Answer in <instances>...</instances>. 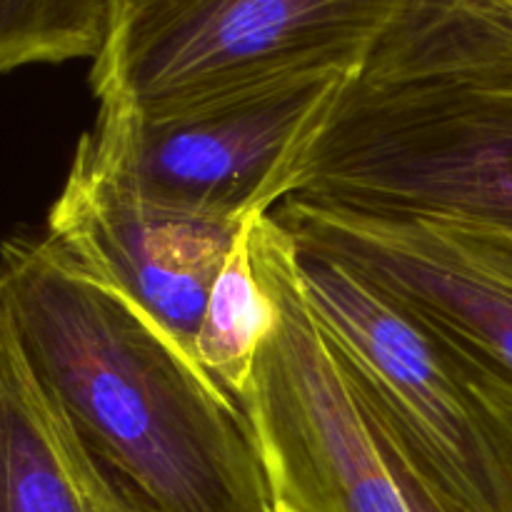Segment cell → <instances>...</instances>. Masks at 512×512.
<instances>
[{"mask_svg":"<svg viewBox=\"0 0 512 512\" xmlns=\"http://www.w3.org/2000/svg\"><path fill=\"white\" fill-rule=\"evenodd\" d=\"M0 320L138 512H278L243 405L135 300L45 235L3 245Z\"/></svg>","mask_w":512,"mask_h":512,"instance_id":"1","label":"cell"},{"mask_svg":"<svg viewBox=\"0 0 512 512\" xmlns=\"http://www.w3.org/2000/svg\"><path fill=\"white\" fill-rule=\"evenodd\" d=\"M290 198L512 238V78L370 63L340 98Z\"/></svg>","mask_w":512,"mask_h":512,"instance_id":"2","label":"cell"},{"mask_svg":"<svg viewBox=\"0 0 512 512\" xmlns=\"http://www.w3.org/2000/svg\"><path fill=\"white\" fill-rule=\"evenodd\" d=\"M410 0H110L98 110L160 118L318 73L363 75Z\"/></svg>","mask_w":512,"mask_h":512,"instance_id":"3","label":"cell"},{"mask_svg":"<svg viewBox=\"0 0 512 512\" xmlns=\"http://www.w3.org/2000/svg\"><path fill=\"white\" fill-rule=\"evenodd\" d=\"M298 268L355 393L420 475L460 512H512V403L343 263L298 243Z\"/></svg>","mask_w":512,"mask_h":512,"instance_id":"4","label":"cell"},{"mask_svg":"<svg viewBox=\"0 0 512 512\" xmlns=\"http://www.w3.org/2000/svg\"><path fill=\"white\" fill-rule=\"evenodd\" d=\"M355 78L278 80L160 118L98 110L85 133L158 203L245 225L298 190L315 143Z\"/></svg>","mask_w":512,"mask_h":512,"instance_id":"5","label":"cell"},{"mask_svg":"<svg viewBox=\"0 0 512 512\" xmlns=\"http://www.w3.org/2000/svg\"><path fill=\"white\" fill-rule=\"evenodd\" d=\"M273 215L300 245L343 263L458 350L512 403V238L293 198Z\"/></svg>","mask_w":512,"mask_h":512,"instance_id":"6","label":"cell"},{"mask_svg":"<svg viewBox=\"0 0 512 512\" xmlns=\"http://www.w3.org/2000/svg\"><path fill=\"white\" fill-rule=\"evenodd\" d=\"M245 225L158 203L83 133L43 235L195 355L210 288Z\"/></svg>","mask_w":512,"mask_h":512,"instance_id":"7","label":"cell"},{"mask_svg":"<svg viewBox=\"0 0 512 512\" xmlns=\"http://www.w3.org/2000/svg\"><path fill=\"white\" fill-rule=\"evenodd\" d=\"M0 512H138L75 433L0 320Z\"/></svg>","mask_w":512,"mask_h":512,"instance_id":"8","label":"cell"},{"mask_svg":"<svg viewBox=\"0 0 512 512\" xmlns=\"http://www.w3.org/2000/svg\"><path fill=\"white\" fill-rule=\"evenodd\" d=\"M250 223L210 288L203 325L195 338L198 363L240 405L248 398L260 350L275 325L273 298L255 265Z\"/></svg>","mask_w":512,"mask_h":512,"instance_id":"9","label":"cell"},{"mask_svg":"<svg viewBox=\"0 0 512 512\" xmlns=\"http://www.w3.org/2000/svg\"><path fill=\"white\" fill-rule=\"evenodd\" d=\"M373 60L455 65L512 78V0H463L445 18L393 33Z\"/></svg>","mask_w":512,"mask_h":512,"instance_id":"10","label":"cell"},{"mask_svg":"<svg viewBox=\"0 0 512 512\" xmlns=\"http://www.w3.org/2000/svg\"><path fill=\"white\" fill-rule=\"evenodd\" d=\"M108 10L110 0H0V68L95 60Z\"/></svg>","mask_w":512,"mask_h":512,"instance_id":"11","label":"cell"},{"mask_svg":"<svg viewBox=\"0 0 512 512\" xmlns=\"http://www.w3.org/2000/svg\"><path fill=\"white\" fill-rule=\"evenodd\" d=\"M360 403H363V400H360ZM363 408H365V415H368L370 425H373L375 435H378L380 443H383L385 453H388V458L393 460L395 473H398L400 483H403L405 495H408L413 510L415 512H460L453 503H448V500H445L443 495H440L438 490L423 478V475H420V470L410 463V458L403 453V448H400L398 440L393 438V433L385 428L383 420H380L365 403Z\"/></svg>","mask_w":512,"mask_h":512,"instance_id":"12","label":"cell"},{"mask_svg":"<svg viewBox=\"0 0 512 512\" xmlns=\"http://www.w3.org/2000/svg\"><path fill=\"white\" fill-rule=\"evenodd\" d=\"M460 3H463V0H410L408 10H405V18L400 20V25L393 33H398V30L423 28V25L453 13Z\"/></svg>","mask_w":512,"mask_h":512,"instance_id":"13","label":"cell"},{"mask_svg":"<svg viewBox=\"0 0 512 512\" xmlns=\"http://www.w3.org/2000/svg\"><path fill=\"white\" fill-rule=\"evenodd\" d=\"M278 512H295V510H290V508H285V505H278Z\"/></svg>","mask_w":512,"mask_h":512,"instance_id":"14","label":"cell"}]
</instances>
